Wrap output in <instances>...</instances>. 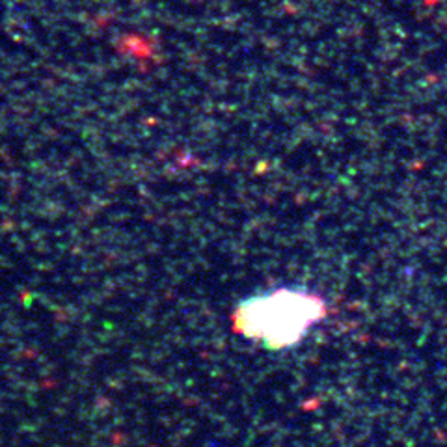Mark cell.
<instances>
[{
	"instance_id": "6da1fadb",
	"label": "cell",
	"mask_w": 447,
	"mask_h": 447,
	"mask_svg": "<svg viewBox=\"0 0 447 447\" xmlns=\"http://www.w3.org/2000/svg\"><path fill=\"white\" fill-rule=\"evenodd\" d=\"M326 311L324 298L313 289L278 285L242 298L233 311V326L268 351H287L300 345Z\"/></svg>"
}]
</instances>
